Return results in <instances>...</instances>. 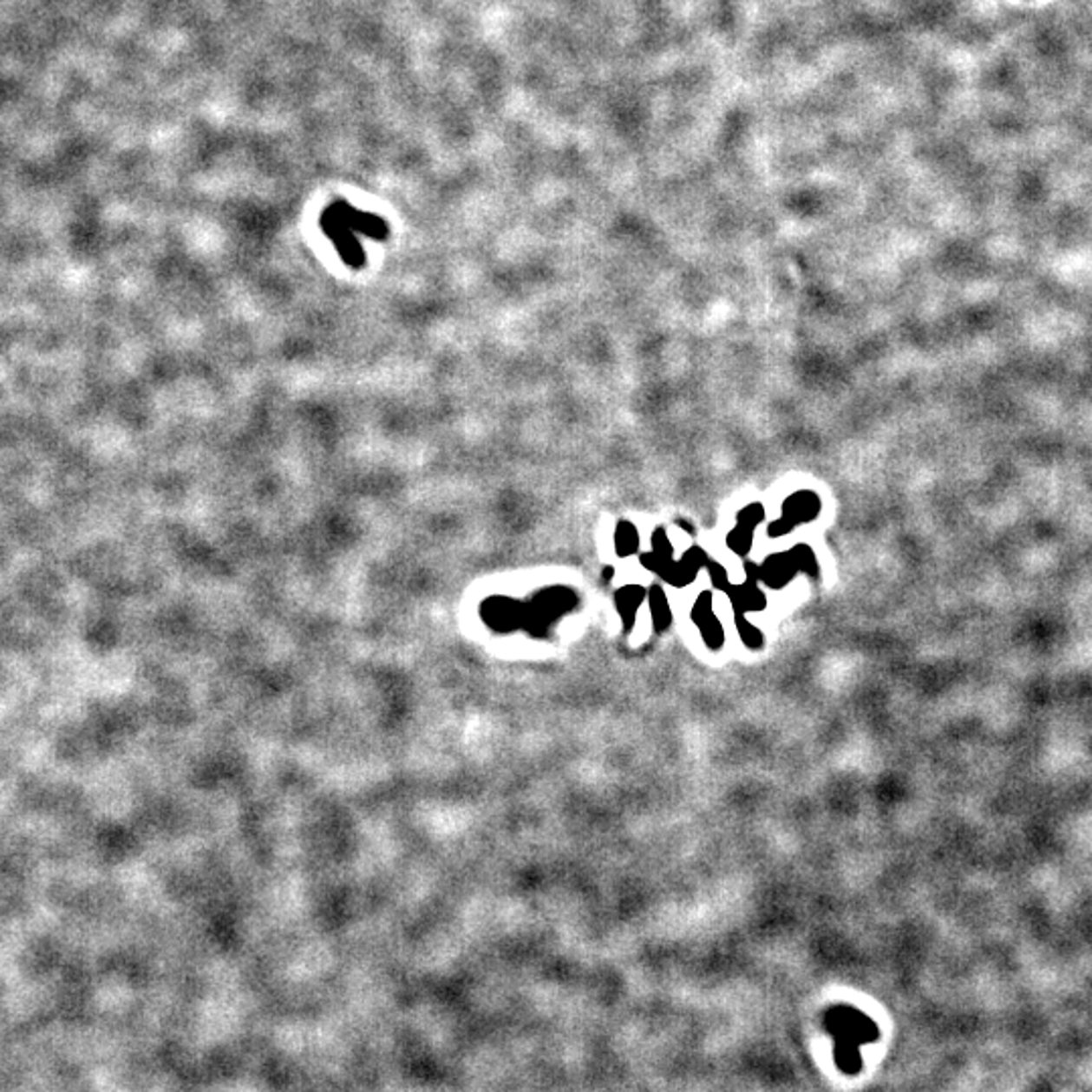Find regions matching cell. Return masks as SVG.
I'll return each mask as SVG.
<instances>
[{
  "mask_svg": "<svg viewBox=\"0 0 1092 1092\" xmlns=\"http://www.w3.org/2000/svg\"><path fill=\"white\" fill-rule=\"evenodd\" d=\"M324 229L330 235V239L337 243V249L343 255V259L355 267L363 265L364 261L358 241L355 239V231H366L370 237H384V227L378 219H364L358 213L346 209V206H334V209L326 213Z\"/></svg>",
  "mask_w": 1092,
  "mask_h": 1092,
  "instance_id": "cell-1",
  "label": "cell"
},
{
  "mask_svg": "<svg viewBox=\"0 0 1092 1092\" xmlns=\"http://www.w3.org/2000/svg\"><path fill=\"white\" fill-rule=\"evenodd\" d=\"M575 605V595L569 589H546L534 597L533 605L526 607V624L548 625L554 618Z\"/></svg>",
  "mask_w": 1092,
  "mask_h": 1092,
  "instance_id": "cell-2",
  "label": "cell"
},
{
  "mask_svg": "<svg viewBox=\"0 0 1092 1092\" xmlns=\"http://www.w3.org/2000/svg\"><path fill=\"white\" fill-rule=\"evenodd\" d=\"M481 615L498 630H512L518 624H526V607L508 597H490L481 607Z\"/></svg>",
  "mask_w": 1092,
  "mask_h": 1092,
  "instance_id": "cell-3",
  "label": "cell"
},
{
  "mask_svg": "<svg viewBox=\"0 0 1092 1092\" xmlns=\"http://www.w3.org/2000/svg\"><path fill=\"white\" fill-rule=\"evenodd\" d=\"M797 572L799 571L789 553H775L759 565L761 583L768 585L771 589H783L785 585L793 581Z\"/></svg>",
  "mask_w": 1092,
  "mask_h": 1092,
  "instance_id": "cell-4",
  "label": "cell"
},
{
  "mask_svg": "<svg viewBox=\"0 0 1092 1092\" xmlns=\"http://www.w3.org/2000/svg\"><path fill=\"white\" fill-rule=\"evenodd\" d=\"M820 512H821L820 496L811 490H799L785 500L783 514L781 516H785L787 520H791L797 526V524L815 520V518L820 516Z\"/></svg>",
  "mask_w": 1092,
  "mask_h": 1092,
  "instance_id": "cell-5",
  "label": "cell"
},
{
  "mask_svg": "<svg viewBox=\"0 0 1092 1092\" xmlns=\"http://www.w3.org/2000/svg\"><path fill=\"white\" fill-rule=\"evenodd\" d=\"M727 595L730 597V603L736 613L762 611L767 607V595L762 593L759 583L749 581V579L742 585H730Z\"/></svg>",
  "mask_w": 1092,
  "mask_h": 1092,
  "instance_id": "cell-6",
  "label": "cell"
},
{
  "mask_svg": "<svg viewBox=\"0 0 1092 1092\" xmlns=\"http://www.w3.org/2000/svg\"><path fill=\"white\" fill-rule=\"evenodd\" d=\"M645 599H648V591L642 585H625V587H621L615 593V607H618V613L621 621H624L625 630H631L633 624H636L639 605Z\"/></svg>",
  "mask_w": 1092,
  "mask_h": 1092,
  "instance_id": "cell-7",
  "label": "cell"
},
{
  "mask_svg": "<svg viewBox=\"0 0 1092 1092\" xmlns=\"http://www.w3.org/2000/svg\"><path fill=\"white\" fill-rule=\"evenodd\" d=\"M648 605H650V613H651V621H654L656 631H664L668 630L670 624H672V607H670L668 597L664 593V589L660 585H654L648 591Z\"/></svg>",
  "mask_w": 1092,
  "mask_h": 1092,
  "instance_id": "cell-8",
  "label": "cell"
},
{
  "mask_svg": "<svg viewBox=\"0 0 1092 1092\" xmlns=\"http://www.w3.org/2000/svg\"><path fill=\"white\" fill-rule=\"evenodd\" d=\"M639 548V533L631 522L621 520L615 528V551L619 557H630L636 554Z\"/></svg>",
  "mask_w": 1092,
  "mask_h": 1092,
  "instance_id": "cell-9",
  "label": "cell"
},
{
  "mask_svg": "<svg viewBox=\"0 0 1092 1092\" xmlns=\"http://www.w3.org/2000/svg\"><path fill=\"white\" fill-rule=\"evenodd\" d=\"M787 553L791 554L793 563H795L799 572H803V575L811 577V579H814V581H817V579H820L821 569H820V563H817V559H815L814 548L808 546V545H795V546L791 548V551H787Z\"/></svg>",
  "mask_w": 1092,
  "mask_h": 1092,
  "instance_id": "cell-10",
  "label": "cell"
},
{
  "mask_svg": "<svg viewBox=\"0 0 1092 1092\" xmlns=\"http://www.w3.org/2000/svg\"><path fill=\"white\" fill-rule=\"evenodd\" d=\"M753 539H755V528L736 524V526L732 528L727 536V545L732 553L741 554V557H747L750 548H753Z\"/></svg>",
  "mask_w": 1092,
  "mask_h": 1092,
  "instance_id": "cell-11",
  "label": "cell"
},
{
  "mask_svg": "<svg viewBox=\"0 0 1092 1092\" xmlns=\"http://www.w3.org/2000/svg\"><path fill=\"white\" fill-rule=\"evenodd\" d=\"M698 630L703 633L704 644L709 645L710 650H721L724 645V627L715 613L710 618H706L704 621H700Z\"/></svg>",
  "mask_w": 1092,
  "mask_h": 1092,
  "instance_id": "cell-12",
  "label": "cell"
},
{
  "mask_svg": "<svg viewBox=\"0 0 1092 1092\" xmlns=\"http://www.w3.org/2000/svg\"><path fill=\"white\" fill-rule=\"evenodd\" d=\"M735 624H736L738 636H741L742 644L747 645V648H753V650L761 648V645H762V633H761L759 627L753 625L747 618H744V613H736L735 615Z\"/></svg>",
  "mask_w": 1092,
  "mask_h": 1092,
  "instance_id": "cell-13",
  "label": "cell"
},
{
  "mask_svg": "<svg viewBox=\"0 0 1092 1092\" xmlns=\"http://www.w3.org/2000/svg\"><path fill=\"white\" fill-rule=\"evenodd\" d=\"M762 520H765V508H762V504L759 502L744 506L736 516V524H742V526H749V528L759 526Z\"/></svg>",
  "mask_w": 1092,
  "mask_h": 1092,
  "instance_id": "cell-14",
  "label": "cell"
},
{
  "mask_svg": "<svg viewBox=\"0 0 1092 1092\" xmlns=\"http://www.w3.org/2000/svg\"><path fill=\"white\" fill-rule=\"evenodd\" d=\"M680 560L688 566V569L694 571V572H696V575H698L700 571H703V569H706V566H709V563H710V557H709V554H706V551H703V548H700V546H692V548H688V551H686L684 554H682V559H680Z\"/></svg>",
  "mask_w": 1092,
  "mask_h": 1092,
  "instance_id": "cell-15",
  "label": "cell"
},
{
  "mask_svg": "<svg viewBox=\"0 0 1092 1092\" xmlns=\"http://www.w3.org/2000/svg\"><path fill=\"white\" fill-rule=\"evenodd\" d=\"M651 551H654L657 557H662V559H666V560L674 559V546H672V542H670V539H668L666 528L654 530V534H651Z\"/></svg>",
  "mask_w": 1092,
  "mask_h": 1092,
  "instance_id": "cell-16",
  "label": "cell"
},
{
  "mask_svg": "<svg viewBox=\"0 0 1092 1092\" xmlns=\"http://www.w3.org/2000/svg\"><path fill=\"white\" fill-rule=\"evenodd\" d=\"M712 613H715V599H712L710 591H704V593L698 595V599H696V603H694V607H692L694 624L698 625L700 621H704L706 618H710Z\"/></svg>",
  "mask_w": 1092,
  "mask_h": 1092,
  "instance_id": "cell-17",
  "label": "cell"
},
{
  "mask_svg": "<svg viewBox=\"0 0 1092 1092\" xmlns=\"http://www.w3.org/2000/svg\"><path fill=\"white\" fill-rule=\"evenodd\" d=\"M706 571H709V575H710L712 587L718 589V591H729V587H730L729 571L724 569L721 563H716V560H710L709 566H706Z\"/></svg>",
  "mask_w": 1092,
  "mask_h": 1092,
  "instance_id": "cell-18",
  "label": "cell"
},
{
  "mask_svg": "<svg viewBox=\"0 0 1092 1092\" xmlns=\"http://www.w3.org/2000/svg\"><path fill=\"white\" fill-rule=\"evenodd\" d=\"M793 528H795V524H793L791 520H787L785 516H781L779 520H773L771 524H767V534L771 536V539H781V536L789 534Z\"/></svg>",
  "mask_w": 1092,
  "mask_h": 1092,
  "instance_id": "cell-19",
  "label": "cell"
}]
</instances>
